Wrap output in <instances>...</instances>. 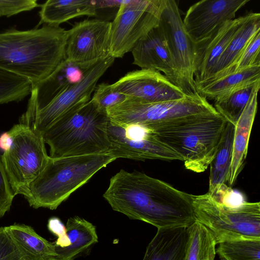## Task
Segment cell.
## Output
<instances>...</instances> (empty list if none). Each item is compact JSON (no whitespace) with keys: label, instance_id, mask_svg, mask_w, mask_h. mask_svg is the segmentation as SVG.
Returning <instances> with one entry per match:
<instances>
[{"label":"cell","instance_id":"6da1fadb","mask_svg":"<svg viewBox=\"0 0 260 260\" xmlns=\"http://www.w3.org/2000/svg\"><path fill=\"white\" fill-rule=\"evenodd\" d=\"M103 197L113 210L157 229L187 227L196 220L193 194L138 171L120 170L110 179Z\"/></svg>","mask_w":260,"mask_h":260},{"label":"cell","instance_id":"7a4b0ae2","mask_svg":"<svg viewBox=\"0 0 260 260\" xmlns=\"http://www.w3.org/2000/svg\"><path fill=\"white\" fill-rule=\"evenodd\" d=\"M67 38V30L48 24L0 32V69L27 79L32 86L66 59Z\"/></svg>","mask_w":260,"mask_h":260},{"label":"cell","instance_id":"3957f363","mask_svg":"<svg viewBox=\"0 0 260 260\" xmlns=\"http://www.w3.org/2000/svg\"><path fill=\"white\" fill-rule=\"evenodd\" d=\"M227 121L217 112L188 115L148 127L160 142L178 153L185 168L204 172L213 159Z\"/></svg>","mask_w":260,"mask_h":260},{"label":"cell","instance_id":"277c9868","mask_svg":"<svg viewBox=\"0 0 260 260\" xmlns=\"http://www.w3.org/2000/svg\"><path fill=\"white\" fill-rule=\"evenodd\" d=\"M109 121L106 111L92 100L71 110L43 133L50 147V157L109 153Z\"/></svg>","mask_w":260,"mask_h":260},{"label":"cell","instance_id":"5b68a950","mask_svg":"<svg viewBox=\"0 0 260 260\" xmlns=\"http://www.w3.org/2000/svg\"><path fill=\"white\" fill-rule=\"evenodd\" d=\"M117 158L110 153L51 157L31 183L26 199L34 208L56 209L97 172Z\"/></svg>","mask_w":260,"mask_h":260},{"label":"cell","instance_id":"8992f818","mask_svg":"<svg viewBox=\"0 0 260 260\" xmlns=\"http://www.w3.org/2000/svg\"><path fill=\"white\" fill-rule=\"evenodd\" d=\"M196 220L211 232L216 244L244 239H260V203L244 202L226 206L208 192L193 195Z\"/></svg>","mask_w":260,"mask_h":260},{"label":"cell","instance_id":"52a82bcc","mask_svg":"<svg viewBox=\"0 0 260 260\" xmlns=\"http://www.w3.org/2000/svg\"><path fill=\"white\" fill-rule=\"evenodd\" d=\"M12 139L10 148L2 155L4 167L15 196L26 199L29 187L45 168L48 155L43 135L19 123L9 131Z\"/></svg>","mask_w":260,"mask_h":260},{"label":"cell","instance_id":"ba28073f","mask_svg":"<svg viewBox=\"0 0 260 260\" xmlns=\"http://www.w3.org/2000/svg\"><path fill=\"white\" fill-rule=\"evenodd\" d=\"M215 111L214 107L199 93L159 103H147L127 96L123 102L107 110L109 120L114 123L145 127L188 115Z\"/></svg>","mask_w":260,"mask_h":260},{"label":"cell","instance_id":"9c48e42d","mask_svg":"<svg viewBox=\"0 0 260 260\" xmlns=\"http://www.w3.org/2000/svg\"><path fill=\"white\" fill-rule=\"evenodd\" d=\"M163 0L122 1L111 22L110 56L121 58L159 23Z\"/></svg>","mask_w":260,"mask_h":260},{"label":"cell","instance_id":"30bf717a","mask_svg":"<svg viewBox=\"0 0 260 260\" xmlns=\"http://www.w3.org/2000/svg\"><path fill=\"white\" fill-rule=\"evenodd\" d=\"M158 25L167 40L180 89L187 95L198 93L194 81L196 43L184 27L176 1L163 0Z\"/></svg>","mask_w":260,"mask_h":260},{"label":"cell","instance_id":"8fae6325","mask_svg":"<svg viewBox=\"0 0 260 260\" xmlns=\"http://www.w3.org/2000/svg\"><path fill=\"white\" fill-rule=\"evenodd\" d=\"M108 136L111 144L109 153L116 158L183 161L178 153L159 141L143 126L119 125L109 120Z\"/></svg>","mask_w":260,"mask_h":260},{"label":"cell","instance_id":"7c38bea8","mask_svg":"<svg viewBox=\"0 0 260 260\" xmlns=\"http://www.w3.org/2000/svg\"><path fill=\"white\" fill-rule=\"evenodd\" d=\"M111 22L99 18L76 23L67 30L66 59L88 69L110 56Z\"/></svg>","mask_w":260,"mask_h":260},{"label":"cell","instance_id":"4fadbf2b","mask_svg":"<svg viewBox=\"0 0 260 260\" xmlns=\"http://www.w3.org/2000/svg\"><path fill=\"white\" fill-rule=\"evenodd\" d=\"M109 56L87 69L82 79L55 96L34 116L29 126L42 135L54 121L73 108L90 100L101 77L113 64Z\"/></svg>","mask_w":260,"mask_h":260},{"label":"cell","instance_id":"5bb4252c","mask_svg":"<svg viewBox=\"0 0 260 260\" xmlns=\"http://www.w3.org/2000/svg\"><path fill=\"white\" fill-rule=\"evenodd\" d=\"M250 0H202L191 5L183 21L196 44L210 38L225 22L236 18L237 12Z\"/></svg>","mask_w":260,"mask_h":260},{"label":"cell","instance_id":"9a60e30c","mask_svg":"<svg viewBox=\"0 0 260 260\" xmlns=\"http://www.w3.org/2000/svg\"><path fill=\"white\" fill-rule=\"evenodd\" d=\"M113 89L147 103L177 100L186 94L160 72L141 69L128 72L114 83Z\"/></svg>","mask_w":260,"mask_h":260},{"label":"cell","instance_id":"2e32d148","mask_svg":"<svg viewBox=\"0 0 260 260\" xmlns=\"http://www.w3.org/2000/svg\"><path fill=\"white\" fill-rule=\"evenodd\" d=\"M87 69L67 59L63 60L47 79L32 86L26 111L21 116L19 123L29 126L38 111L62 91L79 82Z\"/></svg>","mask_w":260,"mask_h":260},{"label":"cell","instance_id":"e0dca14e","mask_svg":"<svg viewBox=\"0 0 260 260\" xmlns=\"http://www.w3.org/2000/svg\"><path fill=\"white\" fill-rule=\"evenodd\" d=\"M133 63L141 69L163 73L180 88V83L165 35L158 25L151 30L134 47Z\"/></svg>","mask_w":260,"mask_h":260},{"label":"cell","instance_id":"ac0fdd59","mask_svg":"<svg viewBox=\"0 0 260 260\" xmlns=\"http://www.w3.org/2000/svg\"><path fill=\"white\" fill-rule=\"evenodd\" d=\"M248 17V13L226 21L208 40L196 44L195 83L213 75L220 56Z\"/></svg>","mask_w":260,"mask_h":260},{"label":"cell","instance_id":"d6986e66","mask_svg":"<svg viewBox=\"0 0 260 260\" xmlns=\"http://www.w3.org/2000/svg\"><path fill=\"white\" fill-rule=\"evenodd\" d=\"M260 81L254 85L249 100L235 125L232 159L228 184L232 186L242 171L248 152V142L257 107Z\"/></svg>","mask_w":260,"mask_h":260},{"label":"cell","instance_id":"ffe728a7","mask_svg":"<svg viewBox=\"0 0 260 260\" xmlns=\"http://www.w3.org/2000/svg\"><path fill=\"white\" fill-rule=\"evenodd\" d=\"M4 229L23 260H55L54 242L40 236L30 226L15 223Z\"/></svg>","mask_w":260,"mask_h":260},{"label":"cell","instance_id":"44dd1931","mask_svg":"<svg viewBox=\"0 0 260 260\" xmlns=\"http://www.w3.org/2000/svg\"><path fill=\"white\" fill-rule=\"evenodd\" d=\"M187 238L186 226L158 229L143 260H184Z\"/></svg>","mask_w":260,"mask_h":260},{"label":"cell","instance_id":"7402d4cb","mask_svg":"<svg viewBox=\"0 0 260 260\" xmlns=\"http://www.w3.org/2000/svg\"><path fill=\"white\" fill-rule=\"evenodd\" d=\"M40 20L52 26L82 16L97 17L98 0H48L40 5Z\"/></svg>","mask_w":260,"mask_h":260},{"label":"cell","instance_id":"603a6c76","mask_svg":"<svg viewBox=\"0 0 260 260\" xmlns=\"http://www.w3.org/2000/svg\"><path fill=\"white\" fill-rule=\"evenodd\" d=\"M260 80V65H255L223 76L195 83L197 92L214 101L236 89Z\"/></svg>","mask_w":260,"mask_h":260},{"label":"cell","instance_id":"cb8c5ba5","mask_svg":"<svg viewBox=\"0 0 260 260\" xmlns=\"http://www.w3.org/2000/svg\"><path fill=\"white\" fill-rule=\"evenodd\" d=\"M66 226L70 244L61 247L54 243L56 253L55 260H75L98 241L95 226L84 218L70 217Z\"/></svg>","mask_w":260,"mask_h":260},{"label":"cell","instance_id":"d4e9b609","mask_svg":"<svg viewBox=\"0 0 260 260\" xmlns=\"http://www.w3.org/2000/svg\"><path fill=\"white\" fill-rule=\"evenodd\" d=\"M259 30L260 14L249 13L247 20L239 28L228 47L220 56L214 73L210 78L228 70L236 60L253 36Z\"/></svg>","mask_w":260,"mask_h":260},{"label":"cell","instance_id":"484cf974","mask_svg":"<svg viewBox=\"0 0 260 260\" xmlns=\"http://www.w3.org/2000/svg\"><path fill=\"white\" fill-rule=\"evenodd\" d=\"M235 125L227 122L216 153L210 164L208 193L213 195L222 184H228L232 159Z\"/></svg>","mask_w":260,"mask_h":260},{"label":"cell","instance_id":"4316f807","mask_svg":"<svg viewBox=\"0 0 260 260\" xmlns=\"http://www.w3.org/2000/svg\"><path fill=\"white\" fill-rule=\"evenodd\" d=\"M187 233L184 260H214L216 244L209 230L196 220L187 226Z\"/></svg>","mask_w":260,"mask_h":260},{"label":"cell","instance_id":"83f0119b","mask_svg":"<svg viewBox=\"0 0 260 260\" xmlns=\"http://www.w3.org/2000/svg\"><path fill=\"white\" fill-rule=\"evenodd\" d=\"M258 81L236 89L215 101L214 108L228 122L235 125L244 109L255 84Z\"/></svg>","mask_w":260,"mask_h":260},{"label":"cell","instance_id":"f1b7e54d","mask_svg":"<svg viewBox=\"0 0 260 260\" xmlns=\"http://www.w3.org/2000/svg\"><path fill=\"white\" fill-rule=\"evenodd\" d=\"M216 253L221 260H260V239H244L218 244Z\"/></svg>","mask_w":260,"mask_h":260},{"label":"cell","instance_id":"f546056e","mask_svg":"<svg viewBox=\"0 0 260 260\" xmlns=\"http://www.w3.org/2000/svg\"><path fill=\"white\" fill-rule=\"evenodd\" d=\"M31 89L32 84L27 79L0 69V104L21 101Z\"/></svg>","mask_w":260,"mask_h":260},{"label":"cell","instance_id":"4dcf8cb0","mask_svg":"<svg viewBox=\"0 0 260 260\" xmlns=\"http://www.w3.org/2000/svg\"><path fill=\"white\" fill-rule=\"evenodd\" d=\"M255 65H260V30L253 36L236 60L228 70L208 80L217 78Z\"/></svg>","mask_w":260,"mask_h":260},{"label":"cell","instance_id":"1f68e13d","mask_svg":"<svg viewBox=\"0 0 260 260\" xmlns=\"http://www.w3.org/2000/svg\"><path fill=\"white\" fill-rule=\"evenodd\" d=\"M91 100L101 109L106 111L123 102L127 96L111 87L107 83L96 86Z\"/></svg>","mask_w":260,"mask_h":260},{"label":"cell","instance_id":"d6a6232c","mask_svg":"<svg viewBox=\"0 0 260 260\" xmlns=\"http://www.w3.org/2000/svg\"><path fill=\"white\" fill-rule=\"evenodd\" d=\"M15 196L0 155V218L9 211Z\"/></svg>","mask_w":260,"mask_h":260},{"label":"cell","instance_id":"836d02e7","mask_svg":"<svg viewBox=\"0 0 260 260\" xmlns=\"http://www.w3.org/2000/svg\"><path fill=\"white\" fill-rule=\"evenodd\" d=\"M39 6L36 0H0V17H10Z\"/></svg>","mask_w":260,"mask_h":260},{"label":"cell","instance_id":"e575fe53","mask_svg":"<svg viewBox=\"0 0 260 260\" xmlns=\"http://www.w3.org/2000/svg\"><path fill=\"white\" fill-rule=\"evenodd\" d=\"M211 196L223 205L230 207H237L245 201L241 193L233 190L227 184L221 185Z\"/></svg>","mask_w":260,"mask_h":260},{"label":"cell","instance_id":"d590c367","mask_svg":"<svg viewBox=\"0 0 260 260\" xmlns=\"http://www.w3.org/2000/svg\"><path fill=\"white\" fill-rule=\"evenodd\" d=\"M0 260H23L4 227L0 228Z\"/></svg>","mask_w":260,"mask_h":260},{"label":"cell","instance_id":"8d00e7d4","mask_svg":"<svg viewBox=\"0 0 260 260\" xmlns=\"http://www.w3.org/2000/svg\"><path fill=\"white\" fill-rule=\"evenodd\" d=\"M47 228L49 231L57 237L55 244L61 247L70 245L67 228L61 220L56 217H52L48 219Z\"/></svg>","mask_w":260,"mask_h":260},{"label":"cell","instance_id":"74e56055","mask_svg":"<svg viewBox=\"0 0 260 260\" xmlns=\"http://www.w3.org/2000/svg\"><path fill=\"white\" fill-rule=\"evenodd\" d=\"M12 143V139L8 132L3 133L0 136V149L4 151L8 150Z\"/></svg>","mask_w":260,"mask_h":260}]
</instances>
